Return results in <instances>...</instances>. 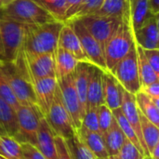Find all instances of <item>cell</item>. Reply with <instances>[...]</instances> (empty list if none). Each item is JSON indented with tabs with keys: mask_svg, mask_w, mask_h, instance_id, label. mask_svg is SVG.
<instances>
[{
	"mask_svg": "<svg viewBox=\"0 0 159 159\" xmlns=\"http://www.w3.org/2000/svg\"><path fill=\"white\" fill-rule=\"evenodd\" d=\"M57 48H61L68 51L78 61L91 63L81 46V43L77 34H75V32L74 31L73 27L71 26L69 22H64L62 28L61 29Z\"/></svg>",
	"mask_w": 159,
	"mask_h": 159,
	"instance_id": "obj_16",
	"label": "cell"
},
{
	"mask_svg": "<svg viewBox=\"0 0 159 159\" xmlns=\"http://www.w3.org/2000/svg\"><path fill=\"white\" fill-rule=\"evenodd\" d=\"M128 11H129V0H103L101 8L95 14L122 17Z\"/></svg>",
	"mask_w": 159,
	"mask_h": 159,
	"instance_id": "obj_29",
	"label": "cell"
},
{
	"mask_svg": "<svg viewBox=\"0 0 159 159\" xmlns=\"http://www.w3.org/2000/svg\"><path fill=\"white\" fill-rule=\"evenodd\" d=\"M13 1H15V0H2V6L5 7V6H7V4L13 2Z\"/></svg>",
	"mask_w": 159,
	"mask_h": 159,
	"instance_id": "obj_44",
	"label": "cell"
},
{
	"mask_svg": "<svg viewBox=\"0 0 159 159\" xmlns=\"http://www.w3.org/2000/svg\"><path fill=\"white\" fill-rule=\"evenodd\" d=\"M113 115H114V117H115V119H116V121L117 122V124H118V126L120 127V129H121V130L123 131V133H124V135L126 136V138L128 139V140H129L143 154V156L145 157V155H144V152H143V147H142V145H141V143H140V141H139V139H138V137H137V135H136V133H135V131H134V129H132V127L130 126V124L128 122V120L126 119V117H125V116L123 115V113H122V111H121V109L120 108H117V109H115V110H113Z\"/></svg>",
	"mask_w": 159,
	"mask_h": 159,
	"instance_id": "obj_30",
	"label": "cell"
},
{
	"mask_svg": "<svg viewBox=\"0 0 159 159\" xmlns=\"http://www.w3.org/2000/svg\"><path fill=\"white\" fill-rule=\"evenodd\" d=\"M0 10L8 18L27 26L41 25L57 20L34 0H15Z\"/></svg>",
	"mask_w": 159,
	"mask_h": 159,
	"instance_id": "obj_5",
	"label": "cell"
},
{
	"mask_svg": "<svg viewBox=\"0 0 159 159\" xmlns=\"http://www.w3.org/2000/svg\"><path fill=\"white\" fill-rule=\"evenodd\" d=\"M102 3H103V0H82L80 7L73 20L79 19L87 15L95 14L101 8Z\"/></svg>",
	"mask_w": 159,
	"mask_h": 159,
	"instance_id": "obj_35",
	"label": "cell"
},
{
	"mask_svg": "<svg viewBox=\"0 0 159 159\" xmlns=\"http://www.w3.org/2000/svg\"><path fill=\"white\" fill-rule=\"evenodd\" d=\"M69 23L77 34L81 46L88 58L89 59L90 62L93 65H96L97 67L101 68L102 71L106 72L107 70L105 65L104 53L98 41L88 32V30L84 27V25L78 19L73 20L69 21Z\"/></svg>",
	"mask_w": 159,
	"mask_h": 159,
	"instance_id": "obj_12",
	"label": "cell"
},
{
	"mask_svg": "<svg viewBox=\"0 0 159 159\" xmlns=\"http://www.w3.org/2000/svg\"><path fill=\"white\" fill-rule=\"evenodd\" d=\"M143 54L155 72L159 74V48L143 49Z\"/></svg>",
	"mask_w": 159,
	"mask_h": 159,
	"instance_id": "obj_41",
	"label": "cell"
},
{
	"mask_svg": "<svg viewBox=\"0 0 159 159\" xmlns=\"http://www.w3.org/2000/svg\"><path fill=\"white\" fill-rule=\"evenodd\" d=\"M2 68L19 104H36L32 82L17 69L13 62L2 61Z\"/></svg>",
	"mask_w": 159,
	"mask_h": 159,
	"instance_id": "obj_10",
	"label": "cell"
},
{
	"mask_svg": "<svg viewBox=\"0 0 159 159\" xmlns=\"http://www.w3.org/2000/svg\"><path fill=\"white\" fill-rule=\"evenodd\" d=\"M136 103L139 111L155 126L159 128V108H157L152 100L143 92L139 91L135 94Z\"/></svg>",
	"mask_w": 159,
	"mask_h": 159,
	"instance_id": "obj_27",
	"label": "cell"
},
{
	"mask_svg": "<svg viewBox=\"0 0 159 159\" xmlns=\"http://www.w3.org/2000/svg\"><path fill=\"white\" fill-rule=\"evenodd\" d=\"M57 80L63 104L72 118L75 130H77L81 126L84 113L75 86V72Z\"/></svg>",
	"mask_w": 159,
	"mask_h": 159,
	"instance_id": "obj_11",
	"label": "cell"
},
{
	"mask_svg": "<svg viewBox=\"0 0 159 159\" xmlns=\"http://www.w3.org/2000/svg\"><path fill=\"white\" fill-rule=\"evenodd\" d=\"M17 133L14 137L20 143L35 145L40 120L44 117L36 104L20 105L16 110Z\"/></svg>",
	"mask_w": 159,
	"mask_h": 159,
	"instance_id": "obj_6",
	"label": "cell"
},
{
	"mask_svg": "<svg viewBox=\"0 0 159 159\" xmlns=\"http://www.w3.org/2000/svg\"><path fill=\"white\" fill-rule=\"evenodd\" d=\"M78 61L68 51L57 48L55 51V68L56 78L61 79L73 74L78 64Z\"/></svg>",
	"mask_w": 159,
	"mask_h": 159,
	"instance_id": "obj_22",
	"label": "cell"
},
{
	"mask_svg": "<svg viewBox=\"0 0 159 159\" xmlns=\"http://www.w3.org/2000/svg\"><path fill=\"white\" fill-rule=\"evenodd\" d=\"M17 69L28 79L33 81L45 78L56 77L55 52L47 54H34L20 49L16 59L13 61Z\"/></svg>",
	"mask_w": 159,
	"mask_h": 159,
	"instance_id": "obj_3",
	"label": "cell"
},
{
	"mask_svg": "<svg viewBox=\"0 0 159 159\" xmlns=\"http://www.w3.org/2000/svg\"><path fill=\"white\" fill-rule=\"evenodd\" d=\"M56 147H57V159H74L67 145L66 140L56 136Z\"/></svg>",
	"mask_w": 159,
	"mask_h": 159,
	"instance_id": "obj_40",
	"label": "cell"
},
{
	"mask_svg": "<svg viewBox=\"0 0 159 159\" xmlns=\"http://www.w3.org/2000/svg\"><path fill=\"white\" fill-rule=\"evenodd\" d=\"M0 61H2V59H1V57H0Z\"/></svg>",
	"mask_w": 159,
	"mask_h": 159,
	"instance_id": "obj_48",
	"label": "cell"
},
{
	"mask_svg": "<svg viewBox=\"0 0 159 159\" xmlns=\"http://www.w3.org/2000/svg\"><path fill=\"white\" fill-rule=\"evenodd\" d=\"M105 159H119V157L117 156H109L108 157H106Z\"/></svg>",
	"mask_w": 159,
	"mask_h": 159,
	"instance_id": "obj_45",
	"label": "cell"
},
{
	"mask_svg": "<svg viewBox=\"0 0 159 159\" xmlns=\"http://www.w3.org/2000/svg\"><path fill=\"white\" fill-rule=\"evenodd\" d=\"M129 14L132 30L139 29L151 16L147 0H129Z\"/></svg>",
	"mask_w": 159,
	"mask_h": 159,
	"instance_id": "obj_24",
	"label": "cell"
},
{
	"mask_svg": "<svg viewBox=\"0 0 159 159\" xmlns=\"http://www.w3.org/2000/svg\"><path fill=\"white\" fill-rule=\"evenodd\" d=\"M76 134L80 141L96 157V158L105 159L109 157L102 133L89 131L83 128H79L76 130Z\"/></svg>",
	"mask_w": 159,
	"mask_h": 159,
	"instance_id": "obj_20",
	"label": "cell"
},
{
	"mask_svg": "<svg viewBox=\"0 0 159 159\" xmlns=\"http://www.w3.org/2000/svg\"><path fill=\"white\" fill-rule=\"evenodd\" d=\"M136 45L143 49L159 48L158 15H153L137 30L133 31Z\"/></svg>",
	"mask_w": 159,
	"mask_h": 159,
	"instance_id": "obj_15",
	"label": "cell"
},
{
	"mask_svg": "<svg viewBox=\"0 0 159 159\" xmlns=\"http://www.w3.org/2000/svg\"><path fill=\"white\" fill-rule=\"evenodd\" d=\"M33 88L35 97V103L44 116H47L53 102L58 80L56 77H45L33 81Z\"/></svg>",
	"mask_w": 159,
	"mask_h": 159,
	"instance_id": "obj_14",
	"label": "cell"
},
{
	"mask_svg": "<svg viewBox=\"0 0 159 159\" xmlns=\"http://www.w3.org/2000/svg\"><path fill=\"white\" fill-rule=\"evenodd\" d=\"M2 7H3V6H2V0H0V9L2 8Z\"/></svg>",
	"mask_w": 159,
	"mask_h": 159,
	"instance_id": "obj_46",
	"label": "cell"
},
{
	"mask_svg": "<svg viewBox=\"0 0 159 159\" xmlns=\"http://www.w3.org/2000/svg\"><path fill=\"white\" fill-rule=\"evenodd\" d=\"M148 8L152 15L159 14V0H147Z\"/></svg>",
	"mask_w": 159,
	"mask_h": 159,
	"instance_id": "obj_43",
	"label": "cell"
},
{
	"mask_svg": "<svg viewBox=\"0 0 159 159\" xmlns=\"http://www.w3.org/2000/svg\"><path fill=\"white\" fill-rule=\"evenodd\" d=\"M66 143L74 159H97L80 141L76 133L69 140H66Z\"/></svg>",
	"mask_w": 159,
	"mask_h": 159,
	"instance_id": "obj_31",
	"label": "cell"
},
{
	"mask_svg": "<svg viewBox=\"0 0 159 159\" xmlns=\"http://www.w3.org/2000/svg\"><path fill=\"white\" fill-rule=\"evenodd\" d=\"M0 96L7 102L9 103L15 110H17L20 106L16 97L14 96L11 88L7 82V79L4 74L3 68H2V61H0Z\"/></svg>",
	"mask_w": 159,
	"mask_h": 159,
	"instance_id": "obj_34",
	"label": "cell"
},
{
	"mask_svg": "<svg viewBox=\"0 0 159 159\" xmlns=\"http://www.w3.org/2000/svg\"><path fill=\"white\" fill-rule=\"evenodd\" d=\"M80 128H83L89 131L100 132V128H99V123H98V116H97V108L88 109L85 112V115L82 118Z\"/></svg>",
	"mask_w": 159,
	"mask_h": 159,
	"instance_id": "obj_37",
	"label": "cell"
},
{
	"mask_svg": "<svg viewBox=\"0 0 159 159\" xmlns=\"http://www.w3.org/2000/svg\"><path fill=\"white\" fill-rule=\"evenodd\" d=\"M102 136L108 155L116 156L126 140V136L124 135L116 119L111 128L106 132H104Z\"/></svg>",
	"mask_w": 159,
	"mask_h": 159,
	"instance_id": "obj_23",
	"label": "cell"
},
{
	"mask_svg": "<svg viewBox=\"0 0 159 159\" xmlns=\"http://www.w3.org/2000/svg\"><path fill=\"white\" fill-rule=\"evenodd\" d=\"M34 146L46 159H57L56 134L50 128L45 116L40 120Z\"/></svg>",
	"mask_w": 159,
	"mask_h": 159,
	"instance_id": "obj_17",
	"label": "cell"
},
{
	"mask_svg": "<svg viewBox=\"0 0 159 159\" xmlns=\"http://www.w3.org/2000/svg\"><path fill=\"white\" fill-rule=\"evenodd\" d=\"M90 64L91 63L79 61L75 71V86L84 115L87 106V90H88V82H89Z\"/></svg>",
	"mask_w": 159,
	"mask_h": 159,
	"instance_id": "obj_21",
	"label": "cell"
},
{
	"mask_svg": "<svg viewBox=\"0 0 159 159\" xmlns=\"http://www.w3.org/2000/svg\"><path fill=\"white\" fill-rule=\"evenodd\" d=\"M22 159H46L40 151L33 144L21 143Z\"/></svg>",
	"mask_w": 159,
	"mask_h": 159,
	"instance_id": "obj_39",
	"label": "cell"
},
{
	"mask_svg": "<svg viewBox=\"0 0 159 159\" xmlns=\"http://www.w3.org/2000/svg\"><path fill=\"white\" fill-rule=\"evenodd\" d=\"M140 120H141L142 136L150 157V153L157 144H159V128L155 126L153 123H151L141 112H140Z\"/></svg>",
	"mask_w": 159,
	"mask_h": 159,
	"instance_id": "obj_26",
	"label": "cell"
},
{
	"mask_svg": "<svg viewBox=\"0 0 159 159\" xmlns=\"http://www.w3.org/2000/svg\"><path fill=\"white\" fill-rule=\"evenodd\" d=\"M108 72L115 76L125 90L132 94L139 92L141 89V82L139 76L136 44H134L129 53Z\"/></svg>",
	"mask_w": 159,
	"mask_h": 159,
	"instance_id": "obj_7",
	"label": "cell"
},
{
	"mask_svg": "<svg viewBox=\"0 0 159 159\" xmlns=\"http://www.w3.org/2000/svg\"><path fill=\"white\" fill-rule=\"evenodd\" d=\"M82 0H65V11L63 17V22H69L77 12Z\"/></svg>",
	"mask_w": 159,
	"mask_h": 159,
	"instance_id": "obj_38",
	"label": "cell"
},
{
	"mask_svg": "<svg viewBox=\"0 0 159 159\" xmlns=\"http://www.w3.org/2000/svg\"><path fill=\"white\" fill-rule=\"evenodd\" d=\"M0 156L5 159H22L21 143L12 136L0 134Z\"/></svg>",
	"mask_w": 159,
	"mask_h": 159,
	"instance_id": "obj_28",
	"label": "cell"
},
{
	"mask_svg": "<svg viewBox=\"0 0 159 159\" xmlns=\"http://www.w3.org/2000/svg\"><path fill=\"white\" fill-rule=\"evenodd\" d=\"M45 118L58 137H61L64 140H69L76 133L72 118L63 104L59 86L56 89L53 102Z\"/></svg>",
	"mask_w": 159,
	"mask_h": 159,
	"instance_id": "obj_8",
	"label": "cell"
},
{
	"mask_svg": "<svg viewBox=\"0 0 159 159\" xmlns=\"http://www.w3.org/2000/svg\"><path fill=\"white\" fill-rule=\"evenodd\" d=\"M88 32L98 41L102 50L118 27L121 17L106 15H87L78 19Z\"/></svg>",
	"mask_w": 159,
	"mask_h": 159,
	"instance_id": "obj_9",
	"label": "cell"
},
{
	"mask_svg": "<svg viewBox=\"0 0 159 159\" xmlns=\"http://www.w3.org/2000/svg\"><path fill=\"white\" fill-rule=\"evenodd\" d=\"M97 116H98L100 132L103 134L111 128V126L115 121L113 111L106 104L103 103L97 107Z\"/></svg>",
	"mask_w": 159,
	"mask_h": 159,
	"instance_id": "obj_33",
	"label": "cell"
},
{
	"mask_svg": "<svg viewBox=\"0 0 159 159\" xmlns=\"http://www.w3.org/2000/svg\"><path fill=\"white\" fill-rule=\"evenodd\" d=\"M102 71L96 65L90 64L89 75L88 82L87 90V106L88 109L97 108L101 104H103V95H102Z\"/></svg>",
	"mask_w": 159,
	"mask_h": 159,
	"instance_id": "obj_18",
	"label": "cell"
},
{
	"mask_svg": "<svg viewBox=\"0 0 159 159\" xmlns=\"http://www.w3.org/2000/svg\"><path fill=\"white\" fill-rule=\"evenodd\" d=\"M134 35L130 21L129 11L121 17V21L105 45L103 53L106 70L110 71L134 46Z\"/></svg>",
	"mask_w": 159,
	"mask_h": 159,
	"instance_id": "obj_2",
	"label": "cell"
},
{
	"mask_svg": "<svg viewBox=\"0 0 159 159\" xmlns=\"http://www.w3.org/2000/svg\"><path fill=\"white\" fill-rule=\"evenodd\" d=\"M122 86L108 71L102 74V95L103 102L112 111L120 108L122 100Z\"/></svg>",
	"mask_w": 159,
	"mask_h": 159,
	"instance_id": "obj_19",
	"label": "cell"
},
{
	"mask_svg": "<svg viewBox=\"0 0 159 159\" xmlns=\"http://www.w3.org/2000/svg\"><path fill=\"white\" fill-rule=\"evenodd\" d=\"M64 22L53 20L41 25L27 26L22 48L34 54L54 53Z\"/></svg>",
	"mask_w": 159,
	"mask_h": 159,
	"instance_id": "obj_1",
	"label": "cell"
},
{
	"mask_svg": "<svg viewBox=\"0 0 159 159\" xmlns=\"http://www.w3.org/2000/svg\"><path fill=\"white\" fill-rule=\"evenodd\" d=\"M120 109H121L123 115L125 116L126 119L128 120V122L130 124V126L134 129V131H135V133H136V135H137V137L141 143V145L143 147V150L144 152L146 158L149 159L150 158L149 154L147 152L146 146L144 144V142H143V139L142 136L140 111H139L137 103H136L135 94H132V93H130V92H129L123 89H122V100H121Z\"/></svg>",
	"mask_w": 159,
	"mask_h": 159,
	"instance_id": "obj_13",
	"label": "cell"
},
{
	"mask_svg": "<svg viewBox=\"0 0 159 159\" xmlns=\"http://www.w3.org/2000/svg\"><path fill=\"white\" fill-rule=\"evenodd\" d=\"M140 91L143 92L147 95L150 99H157L159 98V81L154 82L147 86H143L141 88Z\"/></svg>",
	"mask_w": 159,
	"mask_h": 159,
	"instance_id": "obj_42",
	"label": "cell"
},
{
	"mask_svg": "<svg viewBox=\"0 0 159 159\" xmlns=\"http://www.w3.org/2000/svg\"><path fill=\"white\" fill-rule=\"evenodd\" d=\"M0 159H5V158H4L3 157H1V156H0Z\"/></svg>",
	"mask_w": 159,
	"mask_h": 159,
	"instance_id": "obj_47",
	"label": "cell"
},
{
	"mask_svg": "<svg viewBox=\"0 0 159 159\" xmlns=\"http://www.w3.org/2000/svg\"><path fill=\"white\" fill-rule=\"evenodd\" d=\"M116 156L119 159H148L127 138Z\"/></svg>",
	"mask_w": 159,
	"mask_h": 159,
	"instance_id": "obj_36",
	"label": "cell"
},
{
	"mask_svg": "<svg viewBox=\"0 0 159 159\" xmlns=\"http://www.w3.org/2000/svg\"><path fill=\"white\" fill-rule=\"evenodd\" d=\"M149 159H150V158H149Z\"/></svg>",
	"mask_w": 159,
	"mask_h": 159,
	"instance_id": "obj_49",
	"label": "cell"
},
{
	"mask_svg": "<svg viewBox=\"0 0 159 159\" xmlns=\"http://www.w3.org/2000/svg\"><path fill=\"white\" fill-rule=\"evenodd\" d=\"M136 44V43H135ZM137 49V58H138V68H139V76L141 82V88L143 86H147L154 82L159 81V74L155 72L152 68L148 61L146 60L143 49L136 45Z\"/></svg>",
	"mask_w": 159,
	"mask_h": 159,
	"instance_id": "obj_25",
	"label": "cell"
},
{
	"mask_svg": "<svg viewBox=\"0 0 159 159\" xmlns=\"http://www.w3.org/2000/svg\"><path fill=\"white\" fill-rule=\"evenodd\" d=\"M47 10L55 20L63 22L65 11V0H34Z\"/></svg>",
	"mask_w": 159,
	"mask_h": 159,
	"instance_id": "obj_32",
	"label": "cell"
},
{
	"mask_svg": "<svg viewBox=\"0 0 159 159\" xmlns=\"http://www.w3.org/2000/svg\"><path fill=\"white\" fill-rule=\"evenodd\" d=\"M27 25L20 23L0 10V57L3 61L13 62L22 47Z\"/></svg>",
	"mask_w": 159,
	"mask_h": 159,
	"instance_id": "obj_4",
	"label": "cell"
}]
</instances>
